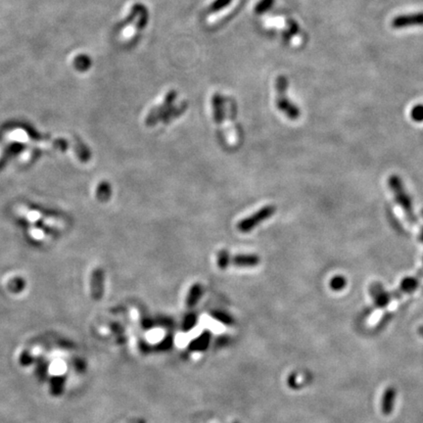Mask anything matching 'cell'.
Segmentation results:
<instances>
[{"label": "cell", "instance_id": "6da1fadb", "mask_svg": "<svg viewBox=\"0 0 423 423\" xmlns=\"http://www.w3.org/2000/svg\"><path fill=\"white\" fill-rule=\"evenodd\" d=\"M388 184H389L391 191L394 194L396 202L398 203V205L402 208V210L405 212L406 217L408 218V221L412 224L418 223V217L415 214L412 198H411L410 194L408 193V191L406 190V187H405L401 177H399L396 174L391 175L389 177Z\"/></svg>", "mask_w": 423, "mask_h": 423}, {"label": "cell", "instance_id": "7a4b0ae2", "mask_svg": "<svg viewBox=\"0 0 423 423\" xmlns=\"http://www.w3.org/2000/svg\"><path fill=\"white\" fill-rule=\"evenodd\" d=\"M176 96H177L176 91H174V90L169 91L167 94L164 103L161 106L154 108L150 112V114L148 115V117L146 119V125L148 127H153L156 123H158L160 121L168 123L172 118L179 116L184 111L185 106L182 108L181 107L175 108L172 106L174 100L176 99Z\"/></svg>", "mask_w": 423, "mask_h": 423}, {"label": "cell", "instance_id": "3957f363", "mask_svg": "<svg viewBox=\"0 0 423 423\" xmlns=\"http://www.w3.org/2000/svg\"><path fill=\"white\" fill-rule=\"evenodd\" d=\"M14 211L17 215L24 217L31 222H42L47 226L58 229H63L67 226V221L63 217L42 213V212L30 208L25 204L17 205L14 208Z\"/></svg>", "mask_w": 423, "mask_h": 423}, {"label": "cell", "instance_id": "277c9868", "mask_svg": "<svg viewBox=\"0 0 423 423\" xmlns=\"http://www.w3.org/2000/svg\"><path fill=\"white\" fill-rule=\"evenodd\" d=\"M276 88V107L283 113L289 120L296 121L301 116L300 108L288 99L286 91L288 88V80L285 76H278L275 82Z\"/></svg>", "mask_w": 423, "mask_h": 423}, {"label": "cell", "instance_id": "5b68a950", "mask_svg": "<svg viewBox=\"0 0 423 423\" xmlns=\"http://www.w3.org/2000/svg\"><path fill=\"white\" fill-rule=\"evenodd\" d=\"M276 211V208L272 205H267L254 212L252 215L240 220L237 224V229L242 233L252 231L258 224L262 223L270 216H272Z\"/></svg>", "mask_w": 423, "mask_h": 423}, {"label": "cell", "instance_id": "8992f818", "mask_svg": "<svg viewBox=\"0 0 423 423\" xmlns=\"http://www.w3.org/2000/svg\"><path fill=\"white\" fill-rule=\"evenodd\" d=\"M391 25L396 30L423 27V11L399 15L393 19Z\"/></svg>", "mask_w": 423, "mask_h": 423}, {"label": "cell", "instance_id": "52a82bcc", "mask_svg": "<svg viewBox=\"0 0 423 423\" xmlns=\"http://www.w3.org/2000/svg\"><path fill=\"white\" fill-rule=\"evenodd\" d=\"M224 99L220 95V93H215L212 96V114H213V121L217 126V132L219 135V138L221 141H224V135L221 129V126L224 120Z\"/></svg>", "mask_w": 423, "mask_h": 423}, {"label": "cell", "instance_id": "ba28073f", "mask_svg": "<svg viewBox=\"0 0 423 423\" xmlns=\"http://www.w3.org/2000/svg\"><path fill=\"white\" fill-rule=\"evenodd\" d=\"M90 289L92 299L95 301L100 300L104 289V270L102 268L93 269L90 277Z\"/></svg>", "mask_w": 423, "mask_h": 423}, {"label": "cell", "instance_id": "9c48e42d", "mask_svg": "<svg viewBox=\"0 0 423 423\" xmlns=\"http://www.w3.org/2000/svg\"><path fill=\"white\" fill-rule=\"evenodd\" d=\"M370 295L374 306L378 309H384L391 301V294L385 290L380 283H374L370 286Z\"/></svg>", "mask_w": 423, "mask_h": 423}, {"label": "cell", "instance_id": "30bf717a", "mask_svg": "<svg viewBox=\"0 0 423 423\" xmlns=\"http://www.w3.org/2000/svg\"><path fill=\"white\" fill-rule=\"evenodd\" d=\"M396 396H397V391L394 387H388L384 391L382 395V400H381V411L383 415L389 416L393 413L395 402H396Z\"/></svg>", "mask_w": 423, "mask_h": 423}, {"label": "cell", "instance_id": "8fae6325", "mask_svg": "<svg viewBox=\"0 0 423 423\" xmlns=\"http://www.w3.org/2000/svg\"><path fill=\"white\" fill-rule=\"evenodd\" d=\"M260 264V257L255 254H238L230 257V264L237 267H253Z\"/></svg>", "mask_w": 423, "mask_h": 423}, {"label": "cell", "instance_id": "7c38bea8", "mask_svg": "<svg viewBox=\"0 0 423 423\" xmlns=\"http://www.w3.org/2000/svg\"><path fill=\"white\" fill-rule=\"evenodd\" d=\"M420 278L416 277V276H409L406 277L402 280L401 285H400V289H399V294H411L413 292H415L419 285H420Z\"/></svg>", "mask_w": 423, "mask_h": 423}, {"label": "cell", "instance_id": "4fadbf2b", "mask_svg": "<svg viewBox=\"0 0 423 423\" xmlns=\"http://www.w3.org/2000/svg\"><path fill=\"white\" fill-rule=\"evenodd\" d=\"M111 185L107 181L99 183L96 189V197L100 202H107L111 198Z\"/></svg>", "mask_w": 423, "mask_h": 423}, {"label": "cell", "instance_id": "5bb4252c", "mask_svg": "<svg viewBox=\"0 0 423 423\" xmlns=\"http://www.w3.org/2000/svg\"><path fill=\"white\" fill-rule=\"evenodd\" d=\"M230 254L226 250H220L216 255V264L220 269H226L230 264Z\"/></svg>", "mask_w": 423, "mask_h": 423}, {"label": "cell", "instance_id": "9a60e30c", "mask_svg": "<svg viewBox=\"0 0 423 423\" xmlns=\"http://www.w3.org/2000/svg\"><path fill=\"white\" fill-rule=\"evenodd\" d=\"M347 286V279L343 275H336L330 280V288L333 291H342Z\"/></svg>", "mask_w": 423, "mask_h": 423}, {"label": "cell", "instance_id": "2e32d148", "mask_svg": "<svg viewBox=\"0 0 423 423\" xmlns=\"http://www.w3.org/2000/svg\"><path fill=\"white\" fill-rule=\"evenodd\" d=\"M201 294H202V287H201V285L200 284H195L191 288V290L189 292L188 299H187V304L192 305V304L196 303L198 301V299L200 298Z\"/></svg>", "mask_w": 423, "mask_h": 423}, {"label": "cell", "instance_id": "e0dca14e", "mask_svg": "<svg viewBox=\"0 0 423 423\" xmlns=\"http://www.w3.org/2000/svg\"><path fill=\"white\" fill-rule=\"evenodd\" d=\"M75 151L78 155V157L82 162H87L90 159V152L87 148H85L83 144H81L79 141H77V144L75 146Z\"/></svg>", "mask_w": 423, "mask_h": 423}, {"label": "cell", "instance_id": "ac0fdd59", "mask_svg": "<svg viewBox=\"0 0 423 423\" xmlns=\"http://www.w3.org/2000/svg\"><path fill=\"white\" fill-rule=\"evenodd\" d=\"M274 1L275 0H260L255 6V13L264 14L272 7V5L274 4Z\"/></svg>", "mask_w": 423, "mask_h": 423}, {"label": "cell", "instance_id": "d6986e66", "mask_svg": "<svg viewBox=\"0 0 423 423\" xmlns=\"http://www.w3.org/2000/svg\"><path fill=\"white\" fill-rule=\"evenodd\" d=\"M75 65H76L77 69H79V70H85V69L87 70L91 66V61H90L88 56L82 55V56H79L76 58Z\"/></svg>", "mask_w": 423, "mask_h": 423}, {"label": "cell", "instance_id": "ffe728a7", "mask_svg": "<svg viewBox=\"0 0 423 423\" xmlns=\"http://www.w3.org/2000/svg\"><path fill=\"white\" fill-rule=\"evenodd\" d=\"M232 0H214L211 5L209 6L208 11L210 13H215L222 9H224L226 6H228L231 3Z\"/></svg>", "mask_w": 423, "mask_h": 423}, {"label": "cell", "instance_id": "44dd1931", "mask_svg": "<svg viewBox=\"0 0 423 423\" xmlns=\"http://www.w3.org/2000/svg\"><path fill=\"white\" fill-rule=\"evenodd\" d=\"M298 33H299V26L294 21L290 20L289 24H288V30L283 33V36H282L283 40L284 41H289V39L291 37L297 35Z\"/></svg>", "mask_w": 423, "mask_h": 423}, {"label": "cell", "instance_id": "7402d4cb", "mask_svg": "<svg viewBox=\"0 0 423 423\" xmlns=\"http://www.w3.org/2000/svg\"><path fill=\"white\" fill-rule=\"evenodd\" d=\"M411 117L412 120L417 123H423V104H418L414 106L411 111Z\"/></svg>", "mask_w": 423, "mask_h": 423}, {"label": "cell", "instance_id": "603a6c76", "mask_svg": "<svg viewBox=\"0 0 423 423\" xmlns=\"http://www.w3.org/2000/svg\"><path fill=\"white\" fill-rule=\"evenodd\" d=\"M30 234L34 238H37V239H40V240H42V239H43L45 237L44 231L42 229H41V228H31L30 229Z\"/></svg>", "mask_w": 423, "mask_h": 423}, {"label": "cell", "instance_id": "cb8c5ba5", "mask_svg": "<svg viewBox=\"0 0 423 423\" xmlns=\"http://www.w3.org/2000/svg\"><path fill=\"white\" fill-rule=\"evenodd\" d=\"M419 333L423 337V325L419 328Z\"/></svg>", "mask_w": 423, "mask_h": 423}, {"label": "cell", "instance_id": "d4e9b609", "mask_svg": "<svg viewBox=\"0 0 423 423\" xmlns=\"http://www.w3.org/2000/svg\"><path fill=\"white\" fill-rule=\"evenodd\" d=\"M420 237H421V240L423 242V228L422 229V231H421V236Z\"/></svg>", "mask_w": 423, "mask_h": 423}]
</instances>
